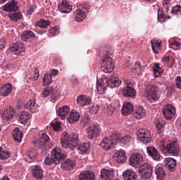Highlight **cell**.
Wrapping results in <instances>:
<instances>
[{"label":"cell","instance_id":"obj_35","mask_svg":"<svg viewBox=\"0 0 181 180\" xmlns=\"http://www.w3.org/2000/svg\"><path fill=\"white\" fill-rule=\"evenodd\" d=\"M32 173L33 176L37 179H41L42 177V171L41 168L36 166L32 170Z\"/></svg>","mask_w":181,"mask_h":180},{"label":"cell","instance_id":"obj_55","mask_svg":"<svg viewBox=\"0 0 181 180\" xmlns=\"http://www.w3.org/2000/svg\"><path fill=\"white\" fill-rule=\"evenodd\" d=\"M35 80H37L38 79V76H39V72H38V71L37 70H35Z\"/></svg>","mask_w":181,"mask_h":180},{"label":"cell","instance_id":"obj_30","mask_svg":"<svg viewBox=\"0 0 181 180\" xmlns=\"http://www.w3.org/2000/svg\"><path fill=\"white\" fill-rule=\"evenodd\" d=\"M122 93L125 96L129 97H133L136 94V90L130 87H127L124 88L122 90Z\"/></svg>","mask_w":181,"mask_h":180},{"label":"cell","instance_id":"obj_17","mask_svg":"<svg viewBox=\"0 0 181 180\" xmlns=\"http://www.w3.org/2000/svg\"><path fill=\"white\" fill-rule=\"evenodd\" d=\"M133 111V105L130 103H125L122 108V114L124 116H128L131 114Z\"/></svg>","mask_w":181,"mask_h":180},{"label":"cell","instance_id":"obj_31","mask_svg":"<svg viewBox=\"0 0 181 180\" xmlns=\"http://www.w3.org/2000/svg\"><path fill=\"white\" fill-rule=\"evenodd\" d=\"M80 118V114L76 111H72L68 118V121L70 124H74L77 122Z\"/></svg>","mask_w":181,"mask_h":180},{"label":"cell","instance_id":"obj_15","mask_svg":"<svg viewBox=\"0 0 181 180\" xmlns=\"http://www.w3.org/2000/svg\"><path fill=\"white\" fill-rule=\"evenodd\" d=\"M121 81L116 77H110L106 80L108 86L111 88H116L120 85Z\"/></svg>","mask_w":181,"mask_h":180},{"label":"cell","instance_id":"obj_12","mask_svg":"<svg viewBox=\"0 0 181 180\" xmlns=\"http://www.w3.org/2000/svg\"><path fill=\"white\" fill-rule=\"evenodd\" d=\"M58 9L62 13H69L72 10V6L66 0H63L58 6Z\"/></svg>","mask_w":181,"mask_h":180},{"label":"cell","instance_id":"obj_42","mask_svg":"<svg viewBox=\"0 0 181 180\" xmlns=\"http://www.w3.org/2000/svg\"><path fill=\"white\" fill-rule=\"evenodd\" d=\"M52 82V78L51 75L48 74H46L44 75L43 81H42V85L44 86H48Z\"/></svg>","mask_w":181,"mask_h":180},{"label":"cell","instance_id":"obj_33","mask_svg":"<svg viewBox=\"0 0 181 180\" xmlns=\"http://www.w3.org/2000/svg\"><path fill=\"white\" fill-rule=\"evenodd\" d=\"M69 112V107L67 106H65L62 107L60 108L58 110V113L61 118L64 119L66 116L68 114Z\"/></svg>","mask_w":181,"mask_h":180},{"label":"cell","instance_id":"obj_54","mask_svg":"<svg viewBox=\"0 0 181 180\" xmlns=\"http://www.w3.org/2000/svg\"><path fill=\"white\" fill-rule=\"evenodd\" d=\"M58 74V71L57 70H53L51 71V75L52 76H55V75H57V74Z\"/></svg>","mask_w":181,"mask_h":180},{"label":"cell","instance_id":"obj_52","mask_svg":"<svg viewBox=\"0 0 181 180\" xmlns=\"http://www.w3.org/2000/svg\"><path fill=\"white\" fill-rule=\"evenodd\" d=\"M176 85L177 88L181 89V77H177L176 79Z\"/></svg>","mask_w":181,"mask_h":180},{"label":"cell","instance_id":"obj_27","mask_svg":"<svg viewBox=\"0 0 181 180\" xmlns=\"http://www.w3.org/2000/svg\"><path fill=\"white\" fill-rule=\"evenodd\" d=\"M12 136L14 137V140L17 142L18 143H20L22 141L23 138V133L19 128H15L12 131Z\"/></svg>","mask_w":181,"mask_h":180},{"label":"cell","instance_id":"obj_20","mask_svg":"<svg viewBox=\"0 0 181 180\" xmlns=\"http://www.w3.org/2000/svg\"><path fill=\"white\" fill-rule=\"evenodd\" d=\"M165 165L168 170L170 171H174L176 165V162L174 159L172 158H167L166 159L165 161Z\"/></svg>","mask_w":181,"mask_h":180},{"label":"cell","instance_id":"obj_28","mask_svg":"<svg viewBox=\"0 0 181 180\" xmlns=\"http://www.w3.org/2000/svg\"><path fill=\"white\" fill-rule=\"evenodd\" d=\"M14 109L11 107H9L4 111L3 114V116L5 120L9 121L12 118V117L14 116Z\"/></svg>","mask_w":181,"mask_h":180},{"label":"cell","instance_id":"obj_34","mask_svg":"<svg viewBox=\"0 0 181 180\" xmlns=\"http://www.w3.org/2000/svg\"><path fill=\"white\" fill-rule=\"evenodd\" d=\"M133 116L137 119H141L145 116V111L141 106H138L136 108Z\"/></svg>","mask_w":181,"mask_h":180},{"label":"cell","instance_id":"obj_25","mask_svg":"<svg viewBox=\"0 0 181 180\" xmlns=\"http://www.w3.org/2000/svg\"><path fill=\"white\" fill-rule=\"evenodd\" d=\"M79 178L81 180H94L95 176L92 172L87 171L81 174Z\"/></svg>","mask_w":181,"mask_h":180},{"label":"cell","instance_id":"obj_53","mask_svg":"<svg viewBox=\"0 0 181 180\" xmlns=\"http://www.w3.org/2000/svg\"><path fill=\"white\" fill-rule=\"evenodd\" d=\"M54 162L53 160H52V158H47L45 160L44 163L47 165H51Z\"/></svg>","mask_w":181,"mask_h":180},{"label":"cell","instance_id":"obj_3","mask_svg":"<svg viewBox=\"0 0 181 180\" xmlns=\"http://www.w3.org/2000/svg\"><path fill=\"white\" fill-rule=\"evenodd\" d=\"M164 150L166 153L176 155L179 154V146L176 141L169 142L164 147Z\"/></svg>","mask_w":181,"mask_h":180},{"label":"cell","instance_id":"obj_9","mask_svg":"<svg viewBox=\"0 0 181 180\" xmlns=\"http://www.w3.org/2000/svg\"><path fill=\"white\" fill-rule=\"evenodd\" d=\"M11 52L16 55H19L25 51L24 44L21 42H16L10 48Z\"/></svg>","mask_w":181,"mask_h":180},{"label":"cell","instance_id":"obj_24","mask_svg":"<svg viewBox=\"0 0 181 180\" xmlns=\"http://www.w3.org/2000/svg\"><path fill=\"white\" fill-rule=\"evenodd\" d=\"M91 100L88 97L84 95H81L77 98V103L81 106L87 105L91 103Z\"/></svg>","mask_w":181,"mask_h":180},{"label":"cell","instance_id":"obj_1","mask_svg":"<svg viewBox=\"0 0 181 180\" xmlns=\"http://www.w3.org/2000/svg\"><path fill=\"white\" fill-rule=\"evenodd\" d=\"M78 142V135L76 134L69 135L66 132L64 133L61 137L62 146L65 148H70L73 149L77 146Z\"/></svg>","mask_w":181,"mask_h":180},{"label":"cell","instance_id":"obj_10","mask_svg":"<svg viewBox=\"0 0 181 180\" xmlns=\"http://www.w3.org/2000/svg\"><path fill=\"white\" fill-rule=\"evenodd\" d=\"M143 161V156L139 153H135L131 156L130 158V163L133 166L136 167L138 166Z\"/></svg>","mask_w":181,"mask_h":180},{"label":"cell","instance_id":"obj_43","mask_svg":"<svg viewBox=\"0 0 181 180\" xmlns=\"http://www.w3.org/2000/svg\"><path fill=\"white\" fill-rule=\"evenodd\" d=\"M60 28L58 26H55L51 28L49 30L48 34L51 37H55L56 35H58L60 33Z\"/></svg>","mask_w":181,"mask_h":180},{"label":"cell","instance_id":"obj_37","mask_svg":"<svg viewBox=\"0 0 181 180\" xmlns=\"http://www.w3.org/2000/svg\"><path fill=\"white\" fill-rule=\"evenodd\" d=\"M153 70L154 73L155 77H158L161 76L163 73V69L159 64H155L153 67Z\"/></svg>","mask_w":181,"mask_h":180},{"label":"cell","instance_id":"obj_47","mask_svg":"<svg viewBox=\"0 0 181 180\" xmlns=\"http://www.w3.org/2000/svg\"><path fill=\"white\" fill-rule=\"evenodd\" d=\"M35 100L34 99H31L29 102L27 103V104L25 106L26 108L28 110H31L35 105Z\"/></svg>","mask_w":181,"mask_h":180},{"label":"cell","instance_id":"obj_22","mask_svg":"<svg viewBox=\"0 0 181 180\" xmlns=\"http://www.w3.org/2000/svg\"><path fill=\"white\" fill-rule=\"evenodd\" d=\"M147 153L152 158L155 160H158L161 158L158 152L155 147L152 146H149L147 148Z\"/></svg>","mask_w":181,"mask_h":180},{"label":"cell","instance_id":"obj_41","mask_svg":"<svg viewBox=\"0 0 181 180\" xmlns=\"http://www.w3.org/2000/svg\"><path fill=\"white\" fill-rule=\"evenodd\" d=\"M50 24H51V22L49 21L44 20V19H41L36 22V23H35V25L37 26L40 27V28H47Z\"/></svg>","mask_w":181,"mask_h":180},{"label":"cell","instance_id":"obj_11","mask_svg":"<svg viewBox=\"0 0 181 180\" xmlns=\"http://www.w3.org/2000/svg\"><path fill=\"white\" fill-rule=\"evenodd\" d=\"M99 128L97 125L90 126L87 130L88 137L91 139L97 137L99 134Z\"/></svg>","mask_w":181,"mask_h":180},{"label":"cell","instance_id":"obj_14","mask_svg":"<svg viewBox=\"0 0 181 180\" xmlns=\"http://www.w3.org/2000/svg\"><path fill=\"white\" fill-rule=\"evenodd\" d=\"M108 86L106 83V80H105V79H100L97 81V92L100 94H103L106 92Z\"/></svg>","mask_w":181,"mask_h":180},{"label":"cell","instance_id":"obj_32","mask_svg":"<svg viewBox=\"0 0 181 180\" xmlns=\"http://www.w3.org/2000/svg\"><path fill=\"white\" fill-rule=\"evenodd\" d=\"M31 118V115L27 112H22L19 116V121L22 124H26Z\"/></svg>","mask_w":181,"mask_h":180},{"label":"cell","instance_id":"obj_48","mask_svg":"<svg viewBox=\"0 0 181 180\" xmlns=\"http://www.w3.org/2000/svg\"><path fill=\"white\" fill-rule=\"evenodd\" d=\"M181 44L179 43V42H177L176 40H173V41L170 43V46L173 49H177V48H179Z\"/></svg>","mask_w":181,"mask_h":180},{"label":"cell","instance_id":"obj_13","mask_svg":"<svg viewBox=\"0 0 181 180\" xmlns=\"http://www.w3.org/2000/svg\"><path fill=\"white\" fill-rule=\"evenodd\" d=\"M19 7L18 3L15 0H12L11 2L5 5L3 7V10L6 12H15L18 10Z\"/></svg>","mask_w":181,"mask_h":180},{"label":"cell","instance_id":"obj_5","mask_svg":"<svg viewBox=\"0 0 181 180\" xmlns=\"http://www.w3.org/2000/svg\"><path fill=\"white\" fill-rule=\"evenodd\" d=\"M52 160L56 164H58L61 162L66 158V155L64 153L62 149L58 147L55 148L51 153Z\"/></svg>","mask_w":181,"mask_h":180},{"label":"cell","instance_id":"obj_8","mask_svg":"<svg viewBox=\"0 0 181 180\" xmlns=\"http://www.w3.org/2000/svg\"><path fill=\"white\" fill-rule=\"evenodd\" d=\"M163 112L166 119L170 120L175 116L176 110L173 106L171 104H167L164 107Z\"/></svg>","mask_w":181,"mask_h":180},{"label":"cell","instance_id":"obj_40","mask_svg":"<svg viewBox=\"0 0 181 180\" xmlns=\"http://www.w3.org/2000/svg\"><path fill=\"white\" fill-rule=\"evenodd\" d=\"M156 174L157 175V179L163 180L165 176V173L163 169L161 167H158L156 168Z\"/></svg>","mask_w":181,"mask_h":180},{"label":"cell","instance_id":"obj_19","mask_svg":"<svg viewBox=\"0 0 181 180\" xmlns=\"http://www.w3.org/2000/svg\"><path fill=\"white\" fill-rule=\"evenodd\" d=\"M12 90V86L11 84L3 85L0 87V94L3 96H7L11 93Z\"/></svg>","mask_w":181,"mask_h":180},{"label":"cell","instance_id":"obj_16","mask_svg":"<svg viewBox=\"0 0 181 180\" xmlns=\"http://www.w3.org/2000/svg\"><path fill=\"white\" fill-rule=\"evenodd\" d=\"M113 158H115V160H116L118 163H121V164L126 162V160H127V157H126L125 152L122 151L117 152L114 155Z\"/></svg>","mask_w":181,"mask_h":180},{"label":"cell","instance_id":"obj_36","mask_svg":"<svg viewBox=\"0 0 181 180\" xmlns=\"http://www.w3.org/2000/svg\"><path fill=\"white\" fill-rule=\"evenodd\" d=\"M123 177L125 180H135L137 178L136 174L130 170H127L124 172Z\"/></svg>","mask_w":181,"mask_h":180},{"label":"cell","instance_id":"obj_4","mask_svg":"<svg viewBox=\"0 0 181 180\" xmlns=\"http://www.w3.org/2000/svg\"><path fill=\"white\" fill-rule=\"evenodd\" d=\"M115 67V62L111 58H105L102 62V69L105 73H111L114 70Z\"/></svg>","mask_w":181,"mask_h":180},{"label":"cell","instance_id":"obj_2","mask_svg":"<svg viewBox=\"0 0 181 180\" xmlns=\"http://www.w3.org/2000/svg\"><path fill=\"white\" fill-rule=\"evenodd\" d=\"M147 98L150 101H157L161 96L159 88L156 86L150 85L147 87L145 92Z\"/></svg>","mask_w":181,"mask_h":180},{"label":"cell","instance_id":"obj_23","mask_svg":"<svg viewBox=\"0 0 181 180\" xmlns=\"http://www.w3.org/2000/svg\"><path fill=\"white\" fill-rule=\"evenodd\" d=\"M113 145V142L111 138L106 137L102 141L100 145L103 148L106 149H110Z\"/></svg>","mask_w":181,"mask_h":180},{"label":"cell","instance_id":"obj_39","mask_svg":"<svg viewBox=\"0 0 181 180\" xmlns=\"http://www.w3.org/2000/svg\"><path fill=\"white\" fill-rule=\"evenodd\" d=\"M78 149L81 154H86L90 149V144L88 143H83L78 146Z\"/></svg>","mask_w":181,"mask_h":180},{"label":"cell","instance_id":"obj_50","mask_svg":"<svg viewBox=\"0 0 181 180\" xmlns=\"http://www.w3.org/2000/svg\"><path fill=\"white\" fill-rule=\"evenodd\" d=\"M49 141V138L45 134H43L42 136H41V137L40 138V143L42 144H44V143H47Z\"/></svg>","mask_w":181,"mask_h":180},{"label":"cell","instance_id":"obj_7","mask_svg":"<svg viewBox=\"0 0 181 180\" xmlns=\"http://www.w3.org/2000/svg\"><path fill=\"white\" fill-rule=\"evenodd\" d=\"M137 137L139 141L145 144L149 143L152 140L150 133L145 129H141L138 131Z\"/></svg>","mask_w":181,"mask_h":180},{"label":"cell","instance_id":"obj_45","mask_svg":"<svg viewBox=\"0 0 181 180\" xmlns=\"http://www.w3.org/2000/svg\"><path fill=\"white\" fill-rule=\"evenodd\" d=\"M10 156V153L9 152L4 151L2 148L0 149V159L5 160L9 158Z\"/></svg>","mask_w":181,"mask_h":180},{"label":"cell","instance_id":"obj_29","mask_svg":"<svg viewBox=\"0 0 181 180\" xmlns=\"http://www.w3.org/2000/svg\"><path fill=\"white\" fill-rule=\"evenodd\" d=\"M86 18V14L84 11L80 9H77L75 12V20L76 22H82Z\"/></svg>","mask_w":181,"mask_h":180},{"label":"cell","instance_id":"obj_21","mask_svg":"<svg viewBox=\"0 0 181 180\" xmlns=\"http://www.w3.org/2000/svg\"><path fill=\"white\" fill-rule=\"evenodd\" d=\"M101 177L103 180H111L114 177V172L110 170H102Z\"/></svg>","mask_w":181,"mask_h":180},{"label":"cell","instance_id":"obj_6","mask_svg":"<svg viewBox=\"0 0 181 180\" xmlns=\"http://www.w3.org/2000/svg\"><path fill=\"white\" fill-rule=\"evenodd\" d=\"M139 173L141 178L145 179L149 178L152 175V167L148 164H144L140 167Z\"/></svg>","mask_w":181,"mask_h":180},{"label":"cell","instance_id":"obj_58","mask_svg":"<svg viewBox=\"0 0 181 180\" xmlns=\"http://www.w3.org/2000/svg\"><path fill=\"white\" fill-rule=\"evenodd\" d=\"M2 166L0 165V171L2 170Z\"/></svg>","mask_w":181,"mask_h":180},{"label":"cell","instance_id":"obj_46","mask_svg":"<svg viewBox=\"0 0 181 180\" xmlns=\"http://www.w3.org/2000/svg\"><path fill=\"white\" fill-rule=\"evenodd\" d=\"M53 88H52L51 87H47L44 90V92H42V96L44 97L48 96L49 95L53 92Z\"/></svg>","mask_w":181,"mask_h":180},{"label":"cell","instance_id":"obj_57","mask_svg":"<svg viewBox=\"0 0 181 180\" xmlns=\"http://www.w3.org/2000/svg\"><path fill=\"white\" fill-rule=\"evenodd\" d=\"M146 1H147V2H152L153 1H154V0H145Z\"/></svg>","mask_w":181,"mask_h":180},{"label":"cell","instance_id":"obj_49","mask_svg":"<svg viewBox=\"0 0 181 180\" xmlns=\"http://www.w3.org/2000/svg\"><path fill=\"white\" fill-rule=\"evenodd\" d=\"M51 126H52V128H53V130L55 131H58L61 128V124L58 122L53 123Z\"/></svg>","mask_w":181,"mask_h":180},{"label":"cell","instance_id":"obj_51","mask_svg":"<svg viewBox=\"0 0 181 180\" xmlns=\"http://www.w3.org/2000/svg\"><path fill=\"white\" fill-rule=\"evenodd\" d=\"M172 13L174 14L181 13V7L179 5L174 7L172 10Z\"/></svg>","mask_w":181,"mask_h":180},{"label":"cell","instance_id":"obj_38","mask_svg":"<svg viewBox=\"0 0 181 180\" xmlns=\"http://www.w3.org/2000/svg\"><path fill=\"white\" fill-rule=\"evenodd\" d=\"M33 37H35V34L31 31H24L21 35V39L23 41H27Z\"/></svg>","mask_w":181,"mask_h":180},{"label":"cell","instance_id":"obj_26","mask_svg":"<svg viewBox=\"0 0 181 180\" xmlns=\"http://www.w3.org/2000/svg\"><path fill=\"white\" fill-rule=\"evenodd\" d=\"M75 166V162L71 159H68L62 164V168L64 170H71Z\"/></svg>","mask_w":181,"mask_h":180},{"label":"cell","instance_id":"obj_56","mask_svg":"<svg viewBox=\"0 0 181 180\" xmlns=\"http://www.w3.org/2000/svg\"><path fill=\"white\" fill-rule=\"evenodd\" d=\"M8 0H0V4H2L3 3L5 2Z\"/></svg>","mask_w":181,"mask_h":180},{"label":"cell","instance_id":"obj_18","mask_svg":"<svg viewBox=\"0 0 181 180\" xmlns=\"http://www.w3.org/2000/svg\"><path fill=\"white\" fill-rule=\"evenodd\" d=\"M162 42L161 40L154 38L152 41V49L155 53H158L161 51Z\"/></svg>","mask_w":181,"mask_h":180},{"label":"cell","instance_id":"obj_44","mask_svg":"<svg viewBox=\"0 0 181 180\" xmlns=\"http://www.w3.org/2000/svg\"><path fill=\"white\" fill-rule=\"evenodd\" d=\"M9 16L12 21H16L20 20L22 18V14L21 12H18V13L10 14Z\"/></svg>","mask_w":181,"mask_h":180}]
</instances>
